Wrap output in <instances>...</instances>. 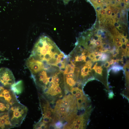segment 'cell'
<instances>
[{
	"label": "cell",
	"mask_w": 129,
	"mask_h": 129,
	"mask_svg": "<svg viewBox=\"0 0 129 129\" xmlns=\"http://www.w3.org/2000/svg\"><path fill=\"white\" fill-rule=\"evenodd\" d=\"M44 65L63 66L67 55L61 51L55 43L48 37L43 35L34 45L31 55Z\"/></svg>",
	"instance_id": "cell-1"
},
{
	"label": "cell",
	"mask_w": 129,
	"mask_h": 129,
	"mask_svg": "<svg viewBox=\"0 0 129 129\" xmlns=\"http://www.w3.org/2000/svg\"><path fill=\"white\" fill-rule=\"evenodd\" d=\"M28 111L27 108L18 101L11 106L8 113L13 128L18 127L21 125L26 117Z\"/></svg>",
	"instance_id": "cell-2"
},
{
	"label": "cell",
	"mask_w": 129,
	"mask_h": 129,
	"mask_svg": "<svg viewBox=\"0 0 129 129\" xmlns=\"http://www.w3.org/2000/svg\"><path fill=\"white\" fill-rule=\"evenodd\" d=\"M0 82L6 87H10L15 82V78L11 71L4 67L0 69Z\"/></svg>",
	"instance_id": "cell-3"
},
{
	"label": "cell",
	"mask_w": 129,
	"mask_h": 129,
	"mask_svg": "<svg viewBox=\"0 0 129 129\" xmlns=\"http://www.w3.org/2000/svg\"><path fill=\"white\" fill-rule=\"evenodd\" d=\"M26 65L32 75H34L44 69V65L41 62L36 59L31 55L26 61Z\"/></svg>",
	"instance_id": "cell-4"
},
{
	"label": "cell",
	"mask_w": 129,
	"mask_h": 129,
	"mask_svg": "<svg viewBox=\"0 0 129 129\" xmlns=\"http://www.w3.org/2000/svg\"><path fill=\"white\" fill-rule=\"evenodd\" d=\"M0 97L3 98L11 106L18 101L15 93L11 89L1 86L0 88Z\"/></svg>",
	"instance_id": "cell-5"
},
{
	"label": "cell",
	"mask_w": 129,
	"mask_h": 129,
	"mask_svg": "<svg viewBox=\"0 0 129 129\" xmlns=\"http://www.w3.org/2000/svg\"><path fill=\"white\" fill-rule=\"evenodd\" d=\"M72 94L76 98L78 108L83 107V105L86 104V99L81 89L77 87L72 88L71 90Z\"/></svg>",
	"instance_id": "cell-6"
},
{
	"label": "cell",
	"mask_w": 129,
	"mask_h": 129,
	"mask_svg": "<svg viewBox=\"0 0 129 129\" xmlns=\"http://www.w3.org/2000/svg\"><path fill=\"white\" fill-rule=\"evenodd\" d=\"M13 128L9 119L7 112L0 113V129Z\"/></svg>",
	"instance_id": "cell-7"
},
{
	"label": "cell",
	"mask_w": 129,
	"mask_h": 129,
	"mask_svg": "<svg viewBox=\"0 0 129 129\" xmlns=\"http://www.w3.org/2000/svg\"><path fill=\"white\" fill-rule=\"evenodd\" d=\"M11 89L15 94L18 95L22 92L23 89V83L22 80L18 81L12 85L10 87Z\"/></svg>",
	"instance_id": "cell-8"
},
{
	"label": "cell",
	"mask_w": 129,
	"mask_h": 129,
	"mask_svg": "<svg viewBox=\"0 0 129 129\" xmlns=\"http://www.w3.org/2000/svg\"><path fill=\"white\" fill-rule=\"evenodd\" d=\"M10 106L3 98L0 97V113L7 112Z\"/></svg>",
	"instance_id": "cell-9"
},
{
	"label": "cell",
	"mask_w": 129,
	"mask_h": 129,
	"mask_svg": "<svg viewBox=\"0 0 129 129\" xmlns=\"http://www.w3.org/2000/svg\"><path fill=\"white\" fill-rule=\"evenodd\" d=\"M84 116L83 115L78 116L75 118L73 123L78 125L81 129H83L86 124V121Z\"/></svg>",
	"instance_id": "cell-10"
},
{
	"label": "cell",
	"mask_w": 129,
	"mask_h": 129,
	"mask_svg": "<svg viewBox=\"0 0 129 129\" xmlns=\"http://www.w3.org/2000/svg\"><path fill=\"white\" fill-rule=\"evenodd\" d=\"M64 82L69 86L72 87L75 86L76 83V81L73 78H69L64 79Z\"/></svg>",
	"instance_id": "cell-11"
},
{
	"label": "cell",
	"mask_w": 129,
	"mask_h": 129,
	"mask_svg": "<svg viewBox=\"0 0 129 129\" xmlns=\"http://www.w3.org/2000/svg\"><path fill=\"white\" fill-rule=\"evenodd\" d=\"M108 58V57L107 55L105 53H103L102 56L100 57L99 60L105 61L107 60Z\"/></svg>",
	"instance_id": "cell-12"
},
{
	"label": "cell",
	"mask_w": 129,
	"mask_h": 129,
	"mask_svg": "<svg viewBox=\"0 0 129 129\" xmlns=\"http://www.w3.org/2000/svg\"><path fill=\"white\" fill-rule=\"evenodd\" d=\"M95 72L101 75H102V69L101 66H98V68L94 70Z\"/></svg>",
	"instance_id": "cell-13"
},
{
	"label": "cell",
	"mask_w": 129,
	"mask_h": 129,
	"mask_svg": "<svg viewBox=\"0 0 129 129\" xmlns=\"http://www.w3.org/2000/svg\"><path fill=\"white\" fill-rule=\"evenodd\" d=\"M121 68L117 66H113L112 67V69L114 71H117L121 69Z\"/></svg>",
	"instance_id": "cell-14"
},
{
	"label": "cell",
	"mask_w": 129,
	"mask_h": 129,
	"mask_svg": "<svg viewBox=\"0 0 129 129\" xmlns=\"http://www.w3.org/2000/svg\"><path fill=\"white\" fill-rule=\"evenodd\" d=\"M112 11L111 10L109 9H107L106 11L107 15L108 16H110L112 15Z\"/></svg>",
	"instance_id": "cell-15"
},
{
	"label": "cell",
	"mask_w": 129,
	"mask_h": 129,
	"mask_svg": "<svg viewBox=\"0 0 129 129\" xmlns=\"http://www.w3.org/2000/svg\"><path fill=\"white\" fill-rule=\"evenodd\" d=\"M95 43L96 45L99 46L101 44V42L100 40H97L95 41Z\"/></svg>",
	"instance_id": "cell-16"
},
{
	"label": "cell",
	"mask_w": 129,
	"mask_h": 129,
	"mask_svg": "<svg viewBox=\"0 0 129 129\" xmlns=\"http://www.w3.org/2000/svg\"><path fill=\"white\" fill-rule=\"evenodd\" d=\"M100 13L102 16H104L106 14V11L105 9H102L101 10Z\"/></svg>",
	"instance_id": "cell-17"
},
{
	"label": "cell",
	"mask_w": 129,
	"mask_h": 129,
	"mask_svg": "<svg viewBox=\"0 0 129 129\" xmlns=\"http://www.w3.org/2000/svg\"><path fill=\"white\" fill-rule=\"evenodd\" d=\"M125 43L126 48L129 49V42L128 40H126L125 39Z\"/></svg>",
	"instance_id": "cell-18"
},
{
	"label": "cell",
	"mask_w": 129,
	"mask_h": 129,
	"mask_svg": "<svg viewBox=\"0 0 129 129\" xmlns=\"http://www.w3.org/2000/svg\"><path fill=\"white\" fill-rule=\"evenodd\" d=\"M116 45L118 47H119L121 46L123 43L122 42H116Z\"/></svg>",
	"instance_id": "cell-19"
},
{
	"label": "cell",
	"mask_w": 129,
	"mask_h": 129,
	"mask_svg": "<svg viewBox=\"0 0 129 129\" xmlns=\"http://www.w3.org/2000/svg\"><path fill=\"white\" fill-rule=\"evenodd\" d=\"M104 65L105 67L107 68L109 66L110 64L108 61H106Z\"/></svg>",
	"instance_id": "cell-20"
},
{
	"label": "cell",
	"mask_w": 129,
	"mask_h": 129,
	"mask_svg": "<svg viewBox=\"0 0 129 129\" xmlns=\"http://www.w3.org/2000/svg\"><path fill=\"white\" fill-rule=\"evenodd\" d=\"M102 3V0H97L96 4L97 5H101Z\"/></svg>",
	"instance_id": "cell-21"
},
{
	"label": "cell",
	"mask_w": 129,
	"mask_h": 129,
	"mask_svg": "<svg viewBox=\"0 0 129 129\" xmlns=\"http://www.w3.org/2000/svg\"><path fill=\"white\" fill-rule=\"evenodd\" d=\"M115 42H119L121 41V39L119 37H117L115 39Z\"/></svg>",
	"instance_id": "cell-22"
},
{
	"label": "cell",
	"mask_w": 129,
	"mask_h": 129,
	"mask_svg": "<svg viewBox=\"0 0 129 129\" xmlns=\"http://www.w3.org/2000/svg\"><path fill=\"white\" fill-rule=\"evenodd\" d=\"M92 54L95 57L98 55V52H94L92 53Z\"/></svg>",
	"instance_id": "cell-23"
},
{
	"label": "cell",
	"mask_w": 129,
	"mask_h": 129,
	"mask_svg": "<svg viewBox=\"0 0 129 129\" xmlns=\"http://www.w3.org/2000/svg\"><path fill=\"white\" fill-rule=\"evenodd\" d=\"M92 70V69L91 67H88L87 69V71L89 72H91Z\"/></svg>",
	"instance_id": "cell-24"
},
{
	"label": "cell",
	"mask_w": 129,
	"mask_h": 129,
	"mask_svg": "<svg viewBox=\"0 0 129 129\" xmlns=\"http://www.w3.org/2000/svg\"><path fill=\"white\" fill-rule=\"evenodd\" d=\"M103 53L102 52H98V55L100 56L101 57L102 56L103 54Z\"/></svg>",
	"instance_id": "cell-25"
},
{
	"label": "cell",
	"mask_w": 129,
	"mask_h": 129,
	"mask_svg": "<svg viewBox=\"0 0 129 129\" xmlns=\"http://www.w3.org/2000/svg\"><path fill=\"white\" fill-rule=\"evenodd\" d=\"M124 3L127 4H128L129 3V0H124Z\"/></svg>",
	"instance_id": "cell-26"
},
{
	"label": "cell",
	"mask_w": 129,
	"mask_h": 129,
	"mask_svg": "<svg viewBox=\"0 0 129 129\" xmlns=\"http://www.w3.org/2000/svg\"><path fill=\"white\" fill-rule=\"evenodd\" d=\"M122 0H115L118 3H121Z\"/></svg>",
	"instance_id": "cell-27"
},
{
	"label": "cell",
	"mask_w": 129,
	"mask_h": 129,
	"mask_svg": "<svg viewBox=\"0 0 129 129\" xmlns=\"http://www.w3.org/2000/svg\"><path fill=\"white\" fill-rule=\"evenodd\" d=\"M109 63L110 65H111L113 64V60H112L111 61L109 62Z\"/></svg>",
	"instance_id": "cell-28"
},
{
	"label": "cell",
	"mask_w": 129,
	"mask_h": 129,
	"mask_svg": "<svg viewBox=\"0 0 129 129\" xmlns=\"http://www.w3.org/2000/svg\"><path fill=\"white\" fill-rule=\"evenodd\" d=\"M2 86V85H1V84L0 82V88L1 87V86Z\"/></svg>",
	"instance_id": "cell-29"
}]
</instances>
